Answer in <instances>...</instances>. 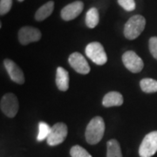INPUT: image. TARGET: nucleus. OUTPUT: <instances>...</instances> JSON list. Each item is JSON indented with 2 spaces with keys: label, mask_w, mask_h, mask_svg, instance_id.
Wrapping results in <instances>:
<instances>
[{
  "label": "nucleus",
  "mask_w": 157,
  "mask_h": 157,
  "mask_svg": "<svg viewBox=\"0 0 157 157\" xmlns=\"http://www.w3.org/2000/svg\"><path fill=\"white\" fill-rule=\"evenodd\" d=\"M157 152V131H154L144 137L139 147L140 157H151Z\"/></svg>",
  "instance_id": "4"
},
{
  "label": "nucleus",
  "mask_w": 157,
  "mask_h": 157,
  "mask_svg": "<svg viewBox=\"0 0 157 157\" xmlns=\"http://www.w3.org/2000/svg\"><path fill=\"white\" fill-rule=\"evenodd\" d=\"M107 157H122L121 149L117 140L112 139L107 143Z\"/></svg>",
  "instance_id": "16"
},
{
  "label": "nucleus",
  "mask_w": 157,
  "mask_h": 157,
  "mask_svg": "<svg viewBox=\"0 0 157 157\" xmlns=\"http://www.w3.org/2000/svg\"><path fill=\"white\" fill-rule=\"evenodd\" d=\"M41 39V32L32 26H24L18 31V40L24 45L37 42Z\"/></svg>",
  "instance_id": "8"
},
{
  "label": "nucleus",
  "mask_w": 157,
  "mask_h": 157,
  "mask_svg": "<svg viewBox=\"0 0 157 157\" xmlns=\"http://www.w3.org/2000/svg\"><path fill=\"white\" fill-rule=\"evenodd\" d=\"M54 9V2L53 1H49L45 3V5L39 8L36 13H35V19L37 21H43L45 18L51 16Z\"/></svg>",
  "instance_id": "14"
},
{
  "label": "nucleus",
  "mask_w": 157,
  "mask_h": 157,
  "mask_svg": "<svg viewBox=\"0 0 157 157\" xmlns=\"http://www.w3.org/2000/svg\"><path fill=\"white\" fill-rule=\"evenodd\" d=\"M100 21L99 11L95 7H92L87 11L86 14V25L87 27L93 29L96 27Z\"/></svg>",
  "instance_id": "15"
},
{
  "label": "nucleus",
  "mask_w": 157,
  "mask_h": 157,
  "mask_svg": "<svg viewBox=\"0 0 157 157\" xmlns=\"http://www.w3.org/2000/svg\"><path fill=\"white\" fill-rule=\"evenodd\" d=\"M4 65H5L7 73L9 74V77L11 78L12 81H14L17 84H23L25 82L24 73L15 62L7 59H5Z\"/></svg>",
  "instance_id": "11"
},
{
  "label": "nucleus",
  "mask_w": 157,
  "mask_h": 157,
  "mask_svg": "<svg viewBox=\"0 0 157 157\" xmlns=\"http://www.w3.org/2000/svg\"><path fill=\"white\" fill-rule=\"evenodd\" d=\"M51 129L52 128L48 124L44 121H40L39 123V135L37 136V140L39 141H42L47 139L48 135L50 134Z\"/></svg>",
  "instance_id": "18"
},
{
  "label": "nucleus",
  "mask_w": 157,
  "mask_h": 157,
  "mask_svg": "<svg viewBox=\"0 0 157 157\" xmlns=\"http://www.w3.org/2000/svg\"><path fill=\"white\" fill-rule=\"evenodd\" d=\"M122 62L128 70L135 73H140L144 67L143 60L133 51H128L124 53Z\"/></svg>",
  "instance_id": "7"
},
{
  "label": "nucleus",
  "mask_w": 157,
  "mask_h": 157,
  "mask_svg": "<svg viewBox=\"0 0 157 157\" xmlns=\"http://www.w3.org/2000/svg\"><path fill=\"white\" fill-rule=\"evenodd\" d=\"M70 155L72 157H92L84 147L76 145L73 146L70 150Z\"/></svg>",
  "instance_id": "19"
},
{
  "label": "nucleus",
  "mask_w": 157,
  "mask_h": 157,
  "mask_svg": "<svg viewBox=\"0 0 157 157\" xmlns=\"http://www.w3.org/2000/svg\"><path fill=\"white\" fill-rule=\"evenodd\" d=\"M17 1H19V2H23V1H25V0H17Z\"/></svg>",
  "instance_id": "23"
},
{
  "label": "nucleus",
  "mask_w": 157,
  "mask_h": 157,
  "mask_svg": "<svg viewBox=\"0 0 157 157\" xmlns=\"http://www.w3.org/2000/svg\"><path fill=\"white\" fill-rule=\"evenodd\" d=\"M140 86L141 90L144 93L151 94L157 92V80L153 78H143L140 82Z\"/></svg>",
  "instance_id": "17"
},
{
  "label": "nucleus",
  "mask_w": 157,
  "mask_h": 157,
  "mask_svg": "<svg viewBox=\"0 0 157 157\" xmlns=\"http://www.w3.org/2000/svg\"><path fill=\"white\" fill-rule=\"evenodd\" d=\"M12 0H0V14L2 16L7 14L11 11Z\"/></svg>",
  "instance_id": "21"
},
{
  "label": "nucleus",
  "mask_w": 157,
  "mask_h": 157,
  "mask_svg": "<svg viewBox=\"0 0 157 157\" xmlns=\"http://www.w3.org/2000/svg\"><path fill=\"white\" fill-rule=\"evenodd\" d=\"M84 9V3L82 1H74L66 6L61 10L60 16L65 21H71L78 17Z\"/></svg>",
  "instance_id": "9"
},
{
  "label": "nucleus",
  "mask_w": 157,
  "mask_h": 157,
  "mask_svg": "<svg viewBox=\"0 0 157 157\" xmlns=\"http://www.w3.org/2000/svg\"><path fill=\"white\" fill-rule=\"evenodd\" d=\"M146 19L141 15H135L131 17L124 26V35L129 40L138 38L144 31Z\"/></svg>",
  "instance_id": "2"
},
{
  "label": "nucleus",
  "mask_w": 157,
  "mask_h": 157,
  "mask_svg": "<svg viewBox=\"0 0 157 157\" xmlns=\"http://www.w3.org/2000/svg\"><path fill=\"white\" fill-rule=\"evenodd\" d=\"M67 126L63 122H58L52 126L46 141L49 146H57L62 143L67 136Z\"/></svg>",
  "instance_id": "5"
},
{
  "label": "nucleus",
  "mask_w": 157,
  "mask_h": 157,
  "mask_svg": "<svg viewBox=\"0 0 157 157\" xmlns=\"http://www.w3.org/2000/svg\"><path fill=\"white\" fill-rule=\"evenodd\" d=\"M56 85L60 91H67L69 88V73L63 67L57 68Z\"/></svg>",
  "instance_id": "13"
},
{
  "label": "nucleus",
  "mask_w": 157,
  "mask_h": 157,
  "mask_svg": "<svg viewBox=\"0 0 157 157\" xmlns=\"http://www.w3.org/2000/svg\"><path fill=\"white\" fill-rule=\"evenodd\" d=\"M149 51L151 52L152 56L157 59V37H152L148 42Z\"/></svg>",
  "instance_id": "22"
},
{
  "label": "nucleus",
  "mask_w": 157,
  "mask_h": 157,
  "mask_svg": "<svg viewBox=\"0 0 157 157\" xmlns=\"http://www.w3.org/2000/svg\"><path fill=\"white\" fill-rule=\"evenodd\" d=\"M86 54L87 58L96 65L102 66L107 61V56L103 45L99 42H92L86 47Z\"/></svg>",
  "instance_id": "3"
},
{
  "label": "nucleus",
  "mask_w": 157,
  "mask_h": 157,
  "mask_svg": "<svg viewBox=\"0 0 157 157\" xmlns=\"http://www.w3.org/2000/svg\"><path fill=\"white\" fill-rule=\"evenodd\" d=\"M105 132V122L100 116L93 118L86 129V140L91 144L94 145L100 142Z\"/></svg>",
  "instance_id": "1"
},
{
  "label": "nucleus",
  "mask_w": 157,
  "mask_h": 157,
  "mask_svg": "<svg viewBox=\"0 0 157 157\" xmlns=\"http://www.w3.org/2000/svg\"><path fill=\"white\" fill-rule=\"evenodd\" d=\"M118 4L127 11H133L135 9V0H118Z\"/></svg>",
  "instance_id": "20"
},
{
  "label": "nucleus",
  "mask_w": 157,
  "mask_h": 157,
  "mask_svg": "<svg viewBox=\"0 0 157 157\" xmlns=\"http://www.w3.org/2000/svg\"><path fill=\"white\" fill-rule=\"evenodd\" d=\"M70 66L80 74H87L90 72V67L85 57L79 52H73L68 58Z\"/></svg>",
  "instance_id": "10"
},
{
  "label": "nucleus",
  "mask_w": 157,
  "mask_h": 157,
  "mask_svg": "<svg viewBox=\"0 0 157 157\" xmlns=\"http://www.w3.org/2000/svg\"><path fill=\"white\" fill-rule=\"evenodd\" d=\"M0 107L1 111L7 117H15L18 111V101L16 95L13 94H6V95L3 96L1 99Z\"/></svg>",
  "instance_id": "6"
},
{
  "label": "nucleus",
  "mask_w": 157,
  "mask_h": 157,
  "mask_svg": "<svg viewBox=\"0 0 157 157\" xmlns=\"http://www.w3.org/2000/svg\"><path fill=\"white\" fill-rule=\"evenodd\" d=\"M123 104V96L118 92H109L104 96L102 105L106 107H119Z\"/></svg>",
  "instance_id": "12"
}]
</instances>
